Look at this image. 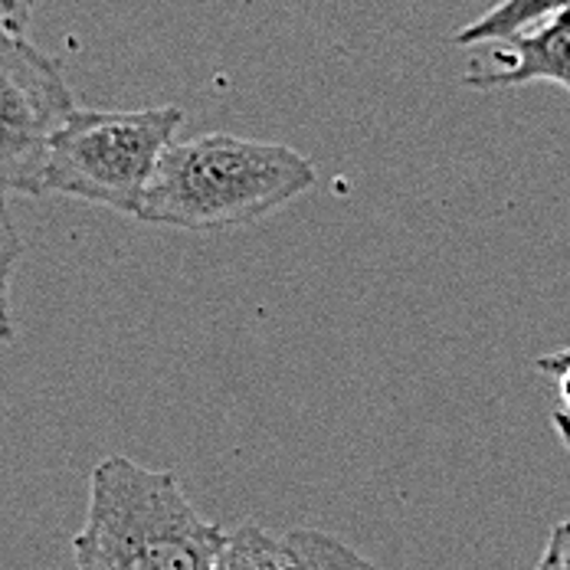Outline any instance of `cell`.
I'll return each mask as SVG.
<instances>
[{
    "label": "cell",
    "mask_w": 570,
    "mask_h": 570,
    "mask_svg": "<svg viewBox=\"0 0 570 570\" xmlns=\"http://www.w3.org/2000/svg\"><path fill=\"white\" fill-rule=\"evenodd\" d=\"M554 430H558V440L564 443V450L570 453V416L568 413H561V410L554 413Z\"/></svg>",
    "instance_id": "obj_12"
},
{
    "label": "cell",
    "mask_w": 570,
    "mask_h": 570,
    "mask_svg": "<svg viewBox=\"0 0 570 570\" xmlns=\"http://www.w3.org/2000/svg\"><path fill=\"white\" fill-rule=\"evenodd\" d=\"M220 570H381L361 558L347 541L315 531L288 528L269 531L263 524H239L227 531Z\"/></svg>",
    "instance_id": "obj_5"
},
{
    "label": "cell",
    "mask_w": 570,
    "mask_h": 570,
    "mask_svg": "<svg viewBox=\"0 0 570 570\" xmlns=\"http://www.w3.org/2000/svg\"><path fill=\"white\" fill-rule=\"evenodd\" d=\"M534 570H570V518L551 528Z\"/></svg>",
    "instance_id": "obj_9"
},
{
    "label": "cell",
    "mask_w": 570,
    "mask_h": 570,
    "mask_svg": "<svg viewBox=\"0 0 570 570\" xmlns=\"http://www.w3.org/2000/svg\"><path fill=\"white\" fill-rule=\"evenodd\" d=\"M570 10V0H499L492 10H485L475 23L462 27L453 43H492V40H512L518 33Z\"/></svg>",
    "instance_id": "obj_7"
},
{
    "label": "cell",
    "mask_w": 570,
    "mask_h": 570,
    "mask_svg": "<svg viewBox=\"0 0 570 570\" xmlns=\"http://www.w3.org/2000/svg\"><path fill=\"white\" fill-rule=\"evenodd\" d=\"M23 256V239L10 220L7 190L0 187V347L13 342V315H10V279Z\"/></svg>",
    "instance_id": "obj_8"
},
{
    "label": "cell",
    "mask_w": 570,
    "mask_h": 570,
    "mask_svg": "<svg viewBox=\"0 0 570 570\" xmlns=\"http://www.w3.org/2000/svg\"><path fill=\"white\" fill-rule=\"evenodd\" d=\"M76 112L72 89L57 59L30 40L0 30V187L40 197L47 148Z\"/></svg>",
    "instance_id": "obj_4"
},
{
    "label": "cell",
    "mask_w": 570,
    "mask_h": 570,
    "mask_svg": "<svg viewBox=\"0 0 570 570\" xmlns=\"http://www.w3.org/2000/svg\"><path fill=\"white\" fill-rule=\"evenodd\" d=\"M184 121L177 106L76 109L50 138L40 194L138 217L145 190Z\"/></svg>",
    "instance_id": "obj_3"
},
{
    "label": "cell",
    "mask_w": 570,
    "mask_h": 570,
    "mask_svg": "<svg viewBox=\"0 0 570 570\" xmlns=\"http://www.w3.org/2000/svg\"><path fill=\"white\" fill-rule=\"evenodd\" d=\"M534 367H538L541 374H548V377L558 381V394H561V403H564L561 413H568L570 416V357H561L558 351H548V354H541V357L534 361Z\"/></svg>",
    "instance_id": "obj_10"
},
{
    "label": "cell",
    "mask_w": 570,
    "mask_h": 570,
    "mask_svg": "<svg viewBox=\"0 0 570 570\" xmlns=\"http://www.w3.org/2000/svg\"><path fill=\"white\" fill-rule=\"evenodd\" d=\"M227 528L190 505L171 469L128 456L89 475L86 521L72 534L76 570H220Z\"/></svg>",
    "instance_id": "obj_2"
},
{
    "label": "cell",
    "mask_w": 570,
    "mask_h": 570,
    "mask_svg": "<svg viewBox=\"0 0 570 570\" xmlns=\"http://www.w3.org/2000/svg\"><path fill=\"white\" fill-rule=\"evenodd\" d=\"M495 66H475L462 82L469 89H512L528 82H554L570 92V10L505 40L492 53Z\"/></svg>",
    "instance_id": "obj_6"
},
{
    "label": "cell",
    "mask_w": 570,
    "mask_h": 570,
    "mask_svg": "<svg viewBox=\"0 0 570 570\" xmlns=\"http://www.w3.org/2000/svg\"><path fill=\"white\" fill-rule=\"evenodd\" d=\"M558 354H561V357H570V344L568 347H558Z\"/></svg>",
    "instance_id": "obj_13"
},
{
    "label": "cell",
    "mask_w": 570,
    "mask_h": 570,
    "mask_svg": "<svg viewBox=\"0 0 570 570\" xmlns=\"http://www.w3.org/2000/svg\"><path fill=\"white\" fill-rule=\"evenodd\" d=\"M33 3L37 0H0V30L23 37L33 20Z\"/></svg>",
    "instance_id": "obj_11"
},
{
    "label": "cell",
    "mask_w": 570,
    "mask_h": 570,
    "mask_svg": "<svg viewBox=\"0 0 570 570\" xmlns=\"http://www.w3.org/2000/svg\"><path fill=\"white\" fill-rule=\"evenodd\" d=\"M318 184L315 165L283 141L227 131L174 141L138 207L141 224L227 233L253 227Z\"/></svg>",
    "instance_id": "obj_1"
}]
</instances>
